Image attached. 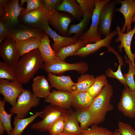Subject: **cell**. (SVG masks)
<instances>
[{
  "instance_id": "cell-9",
  "label": "cell",
  "mask_w": 135,
  "mask_h": 135,
  "mask_svg": "<svg viewBox=\"0 0 135 135\" xmlns=\"http://www.w3.org/2000/svg\"><path fill=\"white\" fill-rule=\"evenodd\" d=\"M45 33L41 28H33L20 23L10 28L8 37L17 42L32 37L41 38Z\"/></svg>"
},
{
  "instance_id": "cell-34",
  "label": "cell",
  "mask_w": 135,
  "mask_h": 135,
  "mask_svg": "<svg viewBox=\"0 0 135 135\" xmlns=\"http://www.w3.org/2000/svg\"><path fill=\"white\" fill-rule=\"evenodd\" d=\"M0 79L11 81L17 80L13 67L4 62H0Z\"/></svg>"
},
{
  "instance_id": "cell-32",
  "label": "cell",
  "mask_w": 135,
  "mask_h": 135,
  "mask_svg": "<svg viewBox=\"0 0 135 135\" xmlns=\"http://www.w3.org/2000/svg\"><path fill=\"white\" fill-rule=\"evenodd\" d=\"M76 110L77 118L82 130L87 129L89 126L93 124L92 119L88 108Z\"/></svg>"
},
{
  "instance_id": "cell-47",
  "label": "cell",
  "mask_w": 135,
  "mask_h": 135,
  "mask_svg": "<svg viewBox=\"0 0 135 135\" xmlns=\"http://www.w3.org/2000/svg\"><path fill=\"white\" fill-rule=\"evenodd\" d=\"M10 0H0V5L4 6Z\"/></svg>"
},
{
  "instance_id": "cell-24",
  "label": "cell",
  "mask_w": 135,
  "mask_h": 135,
  "mask_svg": "<svg viewBox=\"0 0 135 135\" xmlns=\"http://www.w3.org/2000/svg\"><path fill=\"white\" fill-rule=\"evenodd\" d=\"M71 92L72 95V106L76 110L88 108L94 100L87 92Z\"/></svg>"
},
{
  "instance_id": "cell-48",
  "label": "cell",
  "mask_w": 135,
  "mask_h": 135,
  "mask_svg": "<svg viewBox=\"0 0 135 135\" xmlns=\"http://www.w3.org/2000/svg\"><path fill=\"white\" fill-rule=\"evenodd\" d=\"M25 2H26V0H21L19 3L20 6L22 8H24L23 6Z\"/></svg>"
},
{
  "instance_id": "cell-13",
  "label": "cell",
  "mask_w": 135,
  "mask_h": 135,
  "mask_svg": "<svg viewBox=\"0 0 135 135\" xmlns=\"http://www.w3.org/2000/svg\"><path fill=\"white\" fill-rule=\"evenodd\" d=\"M5 12L0 18V21L4 22L10 28L20 23L19 17L24 8L20 7L18 0H10L4 6Z\"/></svg>"
},
{
  "instance_id": "cell-52",
  "label": "cell",
  "mask_w": 135,
  "mask_h": 135,
  "mask_svg": "<svg viewBox=\"0 0 135 135\" xmlns=\"http://www.w3.org/2000/svg\"><path fill=\"white\" fill-rule=\"evenodd\" d=\"M134 44H135V43H134Z\"/></svg>"
},
{
  "instance_id": "cell-50",
  "label": "cell",
  "mask_w": 135,
  "mask_h": 135,
  "mask_svg": "<svg viewBox=\"0 0 135 135\" xmlns=\"http://www.w3.org/2000/svg\"><path fill=\"white\" fill-rule=\"evenodd\" d=\"M54 135H75L73 134H67L64 133V132H62V133L55 134Z\"/></svg>"
},
{
  "instance_id": "cell-15",
  "label": "cell",
  "mask_w": 135,
  "mask_h": 135,
  "mask_svg": "<svg viewBox=\"0 0 135 135\" xmlns=\"http://www.w3.org/2000/svg\"><path fill=\"white\" fill-rule=\"evenodd\" d=\"M118 3L121 4L120 8L116 9V11L118 12L123 15L124 19V24L121 28L122 32L125 31L128 32L131 31L132 21L135 15V0H117Z\"/></svg>"
},
{
  "instance_id": "cell-28",
  "label": "cell",
  "mask_w": 135,
  "mask_h": 135,
  "mask_svg": "<svg viewBox=\"0 0 135 135\" xmlns=\"http://www.w3.org/2000/svg\"><path fill=\"white\" fill-rule=\"evenodd\" d=\"M42 113V111L37 112L31 116L24 118L16 116L14 120V128L10 135H21L26 127L37 117L40 116Z\"/></svg>"
},
{
  "instance_id": "cell-44",
  "label": "cell",
  "mask_w": 135,
  "mask_h": 135,
  "mask_svg": "<svg viewBox=\"0 0 135 135\" xmlns=\"http://www.w3.org/2000/svg\"><path fill=\"white\" fill-rule=\"evenodd\" d=\"M107 50L101 54H104V53L108 52H111L114 54L117 57L119 62V64L122 66L124 65V64L122 60V58L120 56L118 53L114 49L110 46L107 48Z\"/></svg>"
},
{
  "instance_id": "cell-39",
  "label": "cell",
  "mask_w": 135,
  "mask_h": 135,
  "mask_svg": "<svg viewBox=\"0 0 135 135\" xmlns=\"http://www.w3.org/2000/svg\"><path fill=\"white\" fill-rule=\"evenodd\" d=\"M122 66L119 64L118 69L116 72L114 71L110 68L107 69L105 71L106 76L110 78H116L124 85L125 87H128L127 85L123 75L122 73L121 68Z\"/></svg>"
},
{
  "instance_id": "cell-18",
  "label": "cell",
  "mask_w": 135,
  "mask_h": 135,
  "mask_svg": "<svg viewBox=\"0 0 135 135\" xmlns=\"http://www.w3.org/2000/svg\"><path fill=\"white\" fill-rule=\"evenodd\" d=\"M72 100L71 92L53 90L44 101L51 104L66 109L72 106Z\"/></svg>"
},
{
  "instance_id": "cell-43",
  "label": "cell",
  "mask_w": 135,
  "mask_h": 135,
  "mask_svg": "<svg viewBox=\"0 0 135 135\" xmlns=\"http://www.w3.org/2000/svg\"><path fill=\"white\" fill-rule=\"evenodd\" d=\"M10 28L6 24L0 21V43H1L7 37Z\"/></svg>"
},
{
  "instance_id": "cell-6",
  "label": "cell",
  "mask_w": 135,
  "mask_h": 135,
  "mask_svg": "<svg viewBox=\"0 0 135 135\" xmlns=\"http://www.w3.org/2000/svg\"><path fill=\"white\" fill-rule=\"evenodd\" d=\"M110 0H95V6L89 29L78 39L86 41L88 44L95 42L102 39L98 30L100 12L103 6Z\"/></svg>"
},
{
  "instance_id": "cell-23",
  "label": "cell",
  "mask_w": 135,
  "mask_h": 135,
  "mask_svg": "<svg viewBox=\"0 0 135 135\" xmlns=\"http://www.w3.org/2000/svg\"><path fill=\"white\" fill-rule=\"evenodd\" d=\"M77 0H63L56 8L58 11L65 12L71 14L77 20H81L83 17L82 10L79 4L76 2Z\"/></svg>"
},
{
  "instance_id": "cell-16",
  "label": "cell",
  "mask_w": 135,
  "mask_h": 135,
  "mask_svg": "<svg viewBox=\"0 0 135 135\" xmlns=\"http://www.w3.org/2000/svg\"><path fill=\"white\" fill-rule=\"evenodd\" d=\"M72 21V18L68 14L58 11L50 13L48 20L59 33L64 36H68V26Z\"/></svg>"
},
{
  "instance_id": "cell-22",
  "label": "cell",
  "mask_w": 135,
  "mask_h": 135,
  "mask_svg": "<svg viewBox=\"0 0 135 135\" xmlns=\"http://www.w3.org/2000/svg\"><path fill=\"white\" fill-rule=\"evenodd\" d=\"M38 49L44 64L50 63L56 58V52L51 46L48 35L46 32L40 39Z\"/></svg>"
},
{
  "instance_id": "cell-30",
  "label": "cell",
  "mask_w": 135,
  "mask_h": 135,
  "mask_svg": "<svg viewBox=\"0 0 135 135\" xmlns=\"http://www.w3.org/2000/svg\"><path fill=\"white\" fill-rule=\"evenodd\" d=\"M40 39L37 37H32L26 40L16 42L20 56L34 50L38 48Z\"/></svg>"
},
{
  "instance_id": "cell-33",
  "label": "cell",
  "mask_w": 135,
  "mask_h": 135,
  "mask_svg": "<svg viewBox=\"0 0 135 135\" xmlns=\"http://www.w3.org/2000/svg\"><path fill=\"white\" fill-rule=\"evenodd\" d=\"M6 102L0 99V120L4 126L5 130L8 135H10L13 130L11 124V118L13 114H8L6 111L4 106Z\"/></svg>"
},
{
  "instance_id": "cell-35",
  "label": "cell",
  "mask_w": 135,
  "mask_h": 135,
  "mask_svg": "<svg viewBox=\"0 0 135 135\" xmlns=\"http://www.w3.org/2000/svg\"><path fill=\"white\" fill-rule=\"evenodd\" d=\"M125 62L129 66L128 71L123 75L126 84L130 90H135V82L134 76H135V68L130 60L128 58L126 59Z\"/></svg>"
},
{
  "instance_id": "cell-14",
  "label": "cell",
  "mask_w": 135,
  "mask_h": 135,
  "mask_svg": "<svg viewBox=\"0 0 135 135\" xmlns=\"http://www.w3.org/2000/svg\"><path fill=\"white\" fill-rule=\"evenodd\" d=\"M118 38L115 40L116 42H120L118 46L119 51L121 52L123 48L125 52L126 55L132 62L135 68V53L132 52L131 50V44L132 38L135 34V25L132 30L126 33H122L121 28L118 26L116 27Z\"/></svg>"
},
{
  "instance_id": "cell-40",
  "label": "cell",
  "mask_w": 135,
  "mask_h": 135,
  "mask_svg": "<svg viewBox=\"0 0 135 135\" xmlns=\"http://www.w3.org/2000/svg\"><path fill=\"white\" fill-rule=\"evenodd\" d=\"M26 7L22 11L21 14H25L29 11L42 8L45 4L42 0H26Z\"/></svg>"
},
{
  "instance_id": "cell-21",
  "label": "cell",
  "mask_w": 135,
  "mask_h": 135,
  "mask_svg": "<svg viewBox=\"0 0 135 135\" xmlns=\"http://www.w3.org/2000/svg\"><path fill=\"white\" fill-rule=\"evenodd\" d=\"M32 87L33 93L36 96L45 98L50 94L52 87L43 76H38L33 78Z\"/></svg>"
},
{
  "instance_id": "cell-31",
  "label": "cell",
  "mask_w": 135,
  "mask_h": 135,
  "mask_svg": "<svg viewBox=\"0 0 135 135\" xmlns=\"http://www.w3.org/2000/svg\"><path fill=\"white\" fill-rule=\"evenodd\" d=\"M108 83L106 76L102 74L95 78L94 82L87 92L94 98L100 92L103 88Z\"/></svg>"
},
{
  "instance_id": "cell-42",
  "label": "cell",
  "mask_w": 135,
  "mask_h": 135,
  "mask_svg": "<svg viewBox=\"0 0 135 135\" xmlns=\"http://www.w3.org/2000/svg\"><path fill=\"white\" fill-rule=\"evenodd\" d=\"M45 6L50 13L56 11L57 7L62 2L61 0H43Z\"/></svg>"
},
{
  "instance_id": "cell-45",
  "label": "cell",
  "mask_w": 135,
  "mask_h": 135,
  "mask_svg": "<svg viewBox=\"0 0 135 135\" xmlns=\"http://www.w3.org/2000/svg\"><path fill=\"white\" fill-rule=\"evenodd\" d=\"M5 130V129L4 124L0 120V135H3Z\"/></svg>"
},
{
  "instance_id": "cell-5",
  "label": "cell",
  "mask_w": 135,
  "mask_h": 135,
  "mask_svg": "<svg viewBox=\"0 0 135 135\" xmlns=\"http://www.w3.org/2000/svg\"><path fill=\"white\" fill-rule=\"evenodd\" d=\"M43 68L48 73L54 74H61L70 70H76L79 73L83 74L88 71V67L87 63L85 62L69 63L56 57L50 62L44 64Z\"/></svg>"
},
{
  "instance_id": "cell-12",
  "label": "cell",
  "mask_w": 135,
  "mask_h": 135,
  "mask_svg": "<svg viewBox=\"0 0 135 135\" xmlns=\"http://www.w3.org/2000/svg\"><path fill=\"white\" fill-rule=\"evenodd\" d=\"M118 108L125 116L135 118V90H131L128 87H125L122 93Z\"/></svg>"
},
{
  "instance_id": "cell-26",
  "label": "cell",
  "mask_w": 135,
  "mask_h": 135,
  "mask_svg": "<svg viewBox=\"0 0 135 135\" xmlns=\"http://www.w3.org/2000/svg\"><path fill=\"white\" fill-rule=\"evenodd\" d=\"M88 44L86 41L78 39L76 42L59 49L56 53V57L64 60L67 57L74 56L79 49Z\"/></svg>"
},
{
  "instance_id": "cell-49",
  "label": "cell",
  "mask_w": 135,
  "mask_h": 135,
  "mask_svg": "<svg viewBox=\"0 0 135 135\" xmlns=\"http://www.w3.org/2000/svg\"><path fill=\"white\" fill-rule=\"evenodd\" d=\"M112 135H121V134L118 129H116L115 130L114 132H113Z\"/></svg>"
},
{
  "instance_id": "cell-20",
  "label": "cell",
  "mask_w": 135,
  "mask_h": 135,
  "mask_svg": "<svg viewBox=\"0 0 135 135\" xmlns=\"http://www.w3.org/2000/svg\"><path fill=\"white\" fill-rule=\"evenodd\" d=\"M48 79L52 87L58 90L70 92L72 91L74 83L70 76H58L48 73Z\"/></svg>"
},
{
  "instance_id": "cell-1",
  "label": "cell",
  "mask_w": 135,
  "mask_h": 135,
  "mask_svg": "<svg viewBox=\"0 0 135 135\" xmlns=\"http://www.w3.org/2000/svg\"><path fill=\"white\" fill-rule=\"evenodd\" d=\"M21 56L13 67L17 80L21 84L28 82L40 69L43 68V59L38 48Z\"/></svg>"
},
{
  "instance_id": "cell-10",
  "label": "cell",
  "mask_w": 135,
  "mask_h": 135,
  "mask_svg": "<svg viewBox=\"0 0 135 135\" xmlns=\"http://www.w3.org/2000/svg\"><path fill=\"white\" fill-rule=\"evenodd\" d=\"M22 84L18 80L10 81L0 79V93L6 102L12 106L15 105L17 99L24 90Z\"/></svg>"
},
{
  "instance_id": "cell-37",
  "label": "cell",
  "mask_w": 135,
  "mask_h": 135,
  "mask_svg": "<svg viewBox=\"0 0 135 135\" xmlns=\"http://www.w3.org/2000/svg\"><path fill=\"white\" fill-rule=\"evenodd\" d=\"M113 132L106 128L94 125L90 129L83 130L79 135H112Z\"/></svg>"
},
{
  "instance_id": "cell-29",
  "label": "cell",
  "mask_w": 135,
  "mask_h": 135,
  "mask_svg": "<svg viewBox=\"0 0 135 135\" xmlns=\"http://www.w3.org/2000/svg\"><path fill=\"white\" fill-rule=\"evenodd\" d=\"M92 15H84L80 22L76 24L71 25L68 29V36L74 34V36L78 39L84 33L92 18Z\"/></svg>"
},
{
  "instance_id": "cell-41",
  "label": "cell",
  "mask_w": 135,
  "mask_h": 135,
  "mask_svg": "<svg viewBox=\"0 0 135 135\" xmlns=\"http://www.w3.org/2000/svg\"><path fill=\"white\" fill-rule=\"evenodd\" d=\"M118 130L121 135H135V130L129 124L119 121Z\"/></svg>"
},
{
  "instance_id": "cell-4",
  "label": "cell",
  "mask_w": 135,
  "mask_h": 135,
  "mask_svg": "<svg viewBox=\"0 0 135 135\" xmlns=\"http://www.w3.org/2000/svg\"><path fill=\"white\" fill-rule=\"evenodd\" d=\"M42 111V114L40 116L42 119L32 124L30 126L31 129L41 132L48 131V128L52 123L68 112L66 109L51 104L46 106Z\"/></svg>"
},
{
  "instance_id": "cell-38",
  "label": "cell",
  "mask_w": 135,
  "mask_h": 135,
  "mask_svg": "<svg viewBox=\"0 0 135 135\" xmlns=\"http://www.w3.org/2000/svg\"><path fill=\"white\" fill-rule=\"evenodd\" d=\"M81 7L84 15L86 14L92 15L95 8V0H77Z\"/></svg>"
},
{
  "instance_id": "cell-27",
  "label": "cell",
  "mask_w": 135,
  "mask_h": 135,
  "mask_svg": "<svg viewBox=\"0 0 135 135\" xmlns=\"http://www.w3.org/2000/svg\"><path fill=\"white\" fill-rule=\"evenodd\" d=\"M95 78V77L92 75L82 74L78 78L77 82L74 84L71 92H87L93 84Z\"/></svg>"
},
{
  "instance_id": "cell-53",
  "label": "cell",
  "mask_w": 135,
  "mask_h": 135,
  "mask_svg": "<svg viewBox=\"0 0 135 135\" xmlns=\"http://www.w3.org/2000/svg\"></svg>"
},
{
  "instance_id": "cell-11",
  "label": "cell",
  "mask_w": 135,
  "mask_h": 135,
  "mask_svg": "<svg viewBox=\"0 0 135 135\" xmlns=\"http://www.w3.org/2000/svg\"><path fill=\"white\" fill-rule=\"evenodd\" d=\"M0 56L4 62L13 67L21 56L16 42L10 38L7 37L0 43Z\"/></svg>"
},
{
  "instance_id": "cell-8",
  "label": "cell",
  "mask_w": 135,
  "mask_h": 135,
  "mask_svg": "<svg viewBox=\"0 0 135 135\" xmlns=\"http://www.w3.org/2000/svg\"><path fill=\"white\" fill-rule=\"evenodd\" d=\"M50 13L45 6L21 14L20 22L35 28H41L42 25L48 21Z\"/></svg>"
},
{
  "instance_id": "cell-7",
  "label": "cell",
  "mask_w": 135,
  "mask_h": 135,
  "mask_svg": "<svg viewBox=\"0 0 135 135\" xmlns=\"http://www.w3.org/2000/svg\"><path fill=\"white\" fill-rule=\"evenodd\" d=\"M117 0H110L102 8L100 13L98 32L105 36L111 32V28L113 18L116 12L115 7L118 4Z\"/></svg>"
},
{
  "instance_id": "cell-51",
  "label": "cell",
  "mask_w": 135,
  "mask_h": 135,
  "mask_svg": "<svg viewBox=\"0 0 135 135\" xmlns=\"http://www.w3.org/2000/svg\"><path fill=\"white\" fill-rule=\"evenodd\" d=\"M135 23V15L133 16L132 21V23Z\"/></svg>"
},
{
  "instance_id": "cell-2",
  "label": "cell",
  "mask_w": 135,
  "mask_h": 135,
  "mask_svg": "<svg viewBox=\"0 0 135 135\" xmlns=\"http://www.w3.org/2000/svg\"><path fill=\"white\" fill-rule=\"evenodd\" d=\"M113 92L112 86L108 84L94 98L92 103L88 108L93 124L97 125L103 122L108 112L113 110V106L110 102Z\"/></svg>"
},
{
  "instance_id": "cell-36",
  "label": "cell",
  "mask_w": 135,
  "mask_h": 135,
  "mask_svg": "<svg viewBox=\"0 0 135 135\" xmlns=\"http://www.w3.org/2000/svg\"><path fill=\"white\" fill-rule=\"evenodd\" d=\"M66 113L61 116L50 126L48 131L50 135H54L63 132Z\"/></svg>"
},
{
  "instance_id": "cell-46",
  "label": "cell",
  "mask_w": 135,
  "mask_h": 135,
  "mask_svg": "<svg viewBox=\"0 0 135 135\" xmlns=\"http://www.w3.org/2000/svg\"><path fill=\"white\" fill-rule=\"evenodd\" d=\"M5 12L4 7L0 5V18L2 17L4 14Z\"/></svg>"
},
{
  "instance_id": "cell-17",
  "label": "cell",
  "mask_w": 135,
  "mask_h": 135,
  "mask_svg": "<svg viewBox=\"0 0 135 135\" xmlns=\"http://www.w3.org/2000/svg\"><path fill=\"white\" fill-rule=\"evenodd\" d=\"M41 28L53 40L54 42L52 48L56 53L60 48L70 45L78 40L74 36L66 37L59 35L50 28L48 21L44 23Z\"/></svg>"
},
{
  "instance_id": "cell-19",
  "label": "cell",
  "mask_w": 135,
  "mask_h": 135,
  "mask_svg": "<svg viewBox=\"0 0 135 135\" xmlns=\"http://www.w3.org/2000/svg\"><path fill=\"white\" fill-rule=\"evenodd\" d=\"M117 33L116 29L114 30L104 38L94 43L88 44L81 48L74 56L84 57L94 53L101 48H108L110 46L112 38Z\"/></svg>"
},
{
  "instance_id": "cell-3",
  "label": "cell",
  "mask_w": 135,
  "mask_h": 135,
  "mask_svg": "<svg viewBox=\"0 0 135 135\" xmlns=\"http://www.w3.org/2000/svg\"><path fill=\"white\" fill-rule=\"evenodd\" d=\"M40 98L38 97L30 90L24 89L20 94L14 106L9 112L21 118H24L33 107L39 104Z\"/></svg>"
},
{
  "instance_id": "cell-25",
  "label": "cell",
  "mask_w": 135,
  "mask_h": 135,
  "mask_svg": "<svg viewBox=\"0 0 135 135\" xmlns=\"http://www.w3.org/2000/svg\"><path fill=\"white\" fill-rule=\"evenodd\" d=\"M76 112L68 111L66 116L64 133L67 134L79 135L82 130L79 125Z\"/></svg>"
}]
</instances>
